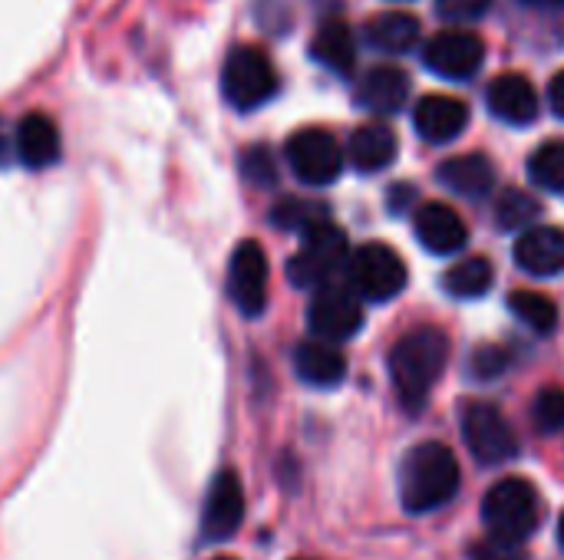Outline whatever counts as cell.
<instances>
[{
  "label": "cell",
  "instance_id": "cell-1",
  "mask_svg": "<svg viewBox=\"0 0 564 560\" xmlns=\"http://www.w3.org/2000/svg\"><path fill=\"white\" fill-rule=\"evenodd\" d=\"M449 363V337L440 327H416L390 350V380L400 403L420 413Z\"/></svg>",
  "mask_w": 564,
  "mask_h": 560
},
{
  "label": "cell",
  "instance_id": "cell-2",
  "mask_svg": "<svg viewBox=\"0 0 564 560\" xmlns=\"http://www.w3.org/2000/svg\"><path fill=\"white\" fill-rule=\"evenodd\" d=\"M463 485L459 462L443 442H420L400 465V502L410 515H426L456 498Z\"/></svg>",
  "mask_w": 564,
  "mask_h": 560
},
{
  "label": "cell",
  "instance_id": "cell-3",
  "mask_svg": "<svg viewBox=\"0 0 564 560\" xmlns=\"http://www.w3.org/2000/svg\"><path fill=\"white\" fill-rule=\"evenodd\" d=\"M482 521L492 535L525 541L542 525V498L529 479H502L486 492Z\"/></svg>",
  "mask_w": 564,
  "mask_h": 560
},
{
  "label": "cell",
  "instance_id": "cell-4",
  "mask_svg": "<svg viewBox=\"0 0 564 560\" xmlns=\"http://www.w3.org/2000/svg\"><path fill=\"white\" fill-rule=\"evenodd\" d=\"M278 69L258 46H235L221 66V96L231 109L251 112L278 96Z\"/></svg>",
  "mask_w": 564,
  "mask_h": 560
},
{
  "label": "cell",
  "instance_id": "cell-5",
  "mask_svg": "<svg viewBox=\"0 0 564 560\" xmlns=\"http://www.w3.org/2000/svg\"><path fill=\"white\" fill-rule=\"evenodd\" d=\"M301 251L288 261V281L301 290H314L330 284L334 274L350 261L347 234L334 221H321L317 228L301 234Z\"/></svg>",
  "mask_w": 564,
  "mask_h": 560
},
{
  "label": "cell",
  "instance_id": "cell-6",
  "mask_svg": "<svg viewBox=\"0 0 564 560\" xmlns=\"http://www.w3.org/2000/svg\"><path fill=\"white\" fill-rule=\"evenodd\" d=\"M347 277H350V287L357 290L360 300L387 304L397 294H403V287L410 281V271H406L403 257L390 244L370 241V244H360L350 254Z\"/></svg>",
  "mask_w": 564,
  "mask_h": 560
},
{
  "label": "cell",
  "instance_id": "cell-7",
  "mask_svg": "<svg viewBox=\"0 0 564 560\" xmlns=\"http://www.w3.org/2000/svg\"><path fill=\"white\" fill-rule=\"evenodd\" d=\"M284 158H288L294 178L301 185H311V188L334 185L347 165L340 142L327 129H317V125L297 129L284 145Z\"/></svg>",
  "mask_w": 564,
  "mask_h": 560
},
{
  "label": "cell",
  "instance_id": "cell-8",
  "mask_svg": "<svg viewBox=\"0 0 564 560\" xmlns=\"http://www.w3.org/2000/svg\"><path fill=\"white\" fill-rule=\"evenodd\" d=\"M463 436L473 459L482 465H506L519 455V436L492 403H466Z\"/></svg>",
  "mask_w": 564,
  "mask_h": 560
},
{
  "label": "cell",
  "instance_id": "cell-9",
  "mask_svg": "<svg viewBox=\"0 0 564 560\" xmlns=\"http://www.w3.org/2000/svg\"><path fill=\"white\" fill-rule=\"evenodd\" d=\"M307 327L317 340L344 343L360 333L364 327V307L354 287L340 284H321L314 287L311 307H307Z\"/></svg>",
  "mask_w": 564,
  "mask_h": 560
},
{
  "label": "cell",
  "instance_id": "cell-10",
  "mask_svg": "<svg viewBox=\"0 0 564 560\" xmlns=\"http://www.w3.org/2000/svg\"><path fill=\"white\" fill-rule=\"evenodd\" d=\"M482 59H486V43L473 30H443L423 50L426 69L453 83L473 79L482 69Z\"/></svg>",
  "mask_w": 564,
  "mask_h": 560
},
{
  "label": "cell",
  "instance_id": "cell-11",
  "mask_svg": "<svg viewBox=\"0 0 564 560\" xmlns=\"http://www.w3.org/2000/svg\"><path fill=\"white\" fill-rule=\"evenodd\" d=\"M228 297L245 317H261L268 307V254L258 241H241L228 264Z\"/></svg>",
  "mask_w": 564,
  "mask_h": 560
},
{
  "label": "cell",
  "instance_id": "cell-12",
  "mask_svg": "<svg viewBox=\"0 0 564 560\" xmlns=\"http://www.w3.org/2000/svg\"><path fill=\"white\" fill-rule=\"evenodd\" d=\"M241 521H245V488H241V479L231 469H225L212 479L208 495H205L202 541L221 545L241 528Z\"/></svg>",
  "mask_w": 564,
  "mask_h": 560
},
{
  "label": "cell",
  "instance_id": "cell-13",
  "mask_svg": "<svg viewBox=\"0 0 564 560\" xmlns=\"http://www.w3.org/2000/svg\"><path fill=\"white\" fill-rule=\"evenodd\" d=\"M413 231H416V241H420L430 254H440V257L459 254V251L469 244V228H466V221L456 215V208H449V205H443V201L420 205L416 215H413Z\"/></svg>",
  "mask_w": 564,
  "mask_h": 560
},
{
  "label": "cell",
  "instance_id": "cell-14",
  "mask_svg": "<svg viewBox=\"0 0 564 560\" xmlns=\"http://www.w3.org/2000/svg\"><path fill=\"white\" fill-rule=\"evenodd\" d=\"M63 142H59V129L50 116L43 112H30L17 122L13 129V155L20 165L40 172L59 162Z\"/></svg>",
  "mask_w": 564,
  "mask_h": 560
},
{
  "label": "cell",
  "instance_id": "cell-15",
  "mask_svg": "<svg viewBox=\"0 0 564 560\" xmlns=\"http://www.w3.org/2000/svg\"><path fill=\"white\" fill-rule=\"evenodd\" d=\"M489 112L509 125H529L539 119V92L522 73H502L486 89Z\"/></svg>",
  "mask_w": 564,
  "mask_h": 560
},
{
  "label": "cell",
  "instance_id": "cell-16",
  "mask_svg": "<svg viewBox=\"0 0 564 560\" xmlns=\"http://www.w3.org/2000/svg\"><path fill=\"white\" fill-rule=\"evenodd\" d=\"M413 125L416 132L433 142V145H443V142H453L456 135H463V129L469 125V106L456 96H423L413 109Z\"/></svg>",
  "mask_w": 564,
  "mask_h": 560
},
{
  "label": "cell",
  "instance_id": "cell-17",
  "mask_svg": "<svg viewBox=\"0 0 564 560\" xmlns=\"http://www.w3.org/2000/svg\"><path fill=\"white\" fill-rule=\"evenodd\" d=\"M516 264L532 277H558L564 274V231L552 224L525 228L516 241Z\"/></svg>",
  "mask_w": 564,
  "mask_h": 560
},
{
  "label": "cell",
  "instance_id": "cell-18",
  "mask_svg": "<svg viewBox=\"0 0 564 560\" xmlns=\"http://www.w3.org/2000/svg\"><path fill=\"white\" fill-rule=\"evenodd\" d=\"M410 99V76L397 66H373L357 83V106L377 116H393Z\"/></svg>",
  "mask_w": 564,
  "mask_h": 560
},
{
  "label": "cell",
  "instance_id": "cell-19",
  "mask_svg": "<svg viewBox=\"0 0 564 560\" xmlns=\"http://www.w3.org/2000/svg\"><path fill=\"white\" fill-rule=\"evenodd\" d=\"M436 178L443 188H449L453 195H463V198H486L492 188H496V168L486 155L479 152H469V155H456V158H446L440 168H436Z\"/></svg>",
  "mask_w": 564,
  "mask_h": 560
},
{
  "label": "cell",
  "instance_id": "cell-20",
  "mask_svg": "<svg viewBox=\"0 0 564 560\" xmlns=\"http://www.w3.org/2000/svg\"><path fill=\"white\" fill-rule=\"evenodd\" d=\"M311 56H314V63L327 66L330 73L350 76L354 66H357V40H354V30L340 17L324 20L317 26L314 40H311Z\"/></svg>",
  "mask_w": 564,
  "mask_h": 560
},
{
  "label": "cell",
  "instance_id": "cell-21",
  "mask_svg": "<svg viewBox=\"0 0 564 560\" xmlns=\"http://www.w3.org/2000/svg\"><path fill=\"white\" fill-rule=\"evenodd\" d=\"M397 135L393 129L380 125V122H367L360 129H354L350 135V145H347V155H350V165L364 175H373V172H383L397 162Z\"/></svg>",
  "mask_w": 564,
  "mask_h": 560
},
{
  "label": "cell",
  "instance_id": "cell-22",
  "mask_svg": "<svg viewBox=\"0 0 564 560\" xmlns=\"http://www.w3.org/2000/svg\"><path fill=\"white\" fill-rule=\"evenodd\" d=\"M294 370L307 386L317 389H330L337 383H344L347 376V360L344 353L327 343V340H307L294 350Z\"/></svg>",
  "mask_w": 564,
  "mask_h": 560
},
{
  "label": "cell",
  "instance_id": "cell-23",
  "mask_svg": "<svg viewBox=\"0 0 564 560\" xmlns=\"http://www.w3.org/2000/svg\"><path fill=\"white\" fill-rule=\"evenodd\" d=\"M364 40L380 53H410L420 40V20L406 10H383L364 23Z\"/></svg>",
  "mask_w": 564,
  "mask_h": 560
},
{
  "label": "cell",
  "instance_id": "cell-24",
  "mask_svg": "<svg viewBox=\"0 0 564 560\" xmlns=\"http://www.w3.org/2000/svg\"><path fill=\"white\" fill-rule=\"evenodd\" d=\"M492 284H496V267L486 257H466V261H459L456 267H449L443 274L446 294L459 297V300H476V297L489 294Z\"/></svg>",
  "mask_w": 564,
  "mask_h": 560
},
{
  "label": "cell",
  "instance_id": "cell-25",
  "mask_svg": "<svg viewBox=\"0 0 564 560\" xmlns=\"http://www.w3.org/2000/svg\"><path fill=\"white\" fill-rule=\"evenodd\" d=\"M509 310L535 333H552L558 327V307L552 297L535 294V290H516L509 297Z\"/></svg>",
  "mask_w": 564,
  "mask_h": 560
},
{
  "label": "cell",
  "instance_id": "cell-26",
  "mask_svg": "<svg viewBox=\"0 0 564 560\" xmlns=\"http://www.w3.org/2000/svg\"><path fill=\"white\" fill-rule=\"evenodd\" d=\"M271 221L281 228V231H311L317 228L321 221H330V211L321 205V201H307V198H284L271 208Z\"/></svg>",
  "mask_w": 564,
  "mask_h": 560
},
{
  "label": "cell",
  "instance_id": "cell-27",
  "mask_svg": "<svg viewBox=\"0 0 564 560\" xmlns=\"http://www.w3.org/2000/svg\"><path fill=\"white\" fill-rule=\"evenodd\" d=\"M539 215H542L539 198H532V195L522 191V188L502 191V198H499V205H496V224H499L502 231H525V228H532V224L539 221Z\"/></svg>",
  "mask_w": 564,
  "mask_h": 560
},
{
  "label": "cell",
  "instance_id": "cell-28",
  "mask_svg": "<svg viewBox=\"0 0 564 560\" xmlns=\"http://www.w3.org/2000/svg\"><path fill=\"white\" fill-rule=\"evenodd\" d=\"M529 182L552 195L564 191V142H545L529 158Z\"/></svg>",
  "mask_w": 564,
  "mask_h": 560
},
{
  "label": "cell",
  "instance_id": "cell-29",
  "mask_svg": "<svg viewBox=\"0 0 564 560\" xmlns=\"http://www.w3.org/2000/svg\"><path fill=\"white\" fill-rule=\"evenodd\" d=\"M532 419L545 436H564V393L542 389L532 403Z\"/></svg>",
  "mask_w": 564,
  "mask_h": 560
},
{
  "label": "cell",
  "instance_id": "cell-30",
  "mask_svg": "<svg viewBox=\"0 0 564 560\" xmlns=\"http://www.w3.org/2000/svg\"><path fill=\"white\" fill-rule=\"evenodd\" d=\"M241 175L254 185V188H274L278 185V165L274 155L264 145H251L241 155Z\"/></svg>",
  "mask_w": 564,
  "mask_h": 560
},
{
  "label": "cell",
  "instance_id": "cell-31",
  "mask_svg": "<svg viewBox=\"0 0 564 560\" xmlns=\"http://www.w3.org/2000/svg\"><path fill=\"white\" fill-rule=\"evenodd\" d=\"M469 560H529V551L522 548V541L489 535L469 548Z\"/></svg>",
  "mask_w": 564,
  "mask_h": 560
},
{
  "label": "cell",
  "instance_id": "cell-32",
  "mask_svg": "<svg viewBox=\"0 0 564 560\" xmlns=\"http://www.w3.org/2000/svg\"><path fill=\"white\" fill-rule=\"evenodd\" d=\"M506 366H509V353L502 347H479L469 360L473 380H496L506 373Z\"/></svg>",
  "mask_w": 564,
  "mask_h": 560
},
{
  "label": "cell",
  "instance_id": "cell-33",
  "mask_svg": "<svg viewBox=\"0 0 564 560\" xmlns=\"http://www.w3.org/2000/svg\"><path fill=\"white\" fill-rule=\"evenodd\" d=\"M492 7V0H436V10L443 20L449 23H469V20H479L486 17Z\"/></svg>",
  "mask_w": 564,
  "mask_h": 560
},
{
  "label": "cell",
  "instance_id": "cell-34",
  "mask_svg": "<svg viewBox=\"0 0 564 560\" xmlns=\"http://www.w3.org/2000/svg\"><path fill=\"white\" fill-rule=\"evenodd\" d=\"M549 106H552V112L564 119V69L562 73H555L552 76V83H549Z\"/></svg>",
  "mask_w": 564,
  "mask_h": 560
},
{
  "label": "cell",
  "instance_id": "cell-35",
  "mask_svg": "<svg viewBox=\"0 0 564 560\" xmlns=\"http://www.w3.org/2000/svg\"><path fill=\"white\" fill-rule=\"evenodd\" d=\"M413 201V185H393V191H390V208L397 211V215H403L406 208L403 205H410Z\"/></svg>",
  "mask_w": 564,
  "mask_h": 560
},
{
  "label": "cell",
  "instance_id": "cell-36",
  "mask_svg": "<svg viewBox=\"0 0 564 560\" xmlns=\"http://www.w3.org/2000/svg\"><path fill=\"white\" fill-rule=\"evenodd\" d=\"M522 3H532V7H564V0H522Z\"/></svg>",
  "mask_w": 564,
  "mask_h": 560
},
{
  "label": "cell",
  "instance_id": "cell-37",
  "mask_svg": "<svg viewBox=\"0 0 564 560\" xmlns=\"http://www.w3.org/2000/svg\"><path fill=\"white\" fill-rule=\"evenodd\" d=\"M558 541H562V548H564V515H562V521H558Z\"/></svg>",
  "mask_w": 564,
  "mask_h": 560
},
{
  "label": "cell",
  "instance_id": "cell-38",
  "mask_svg": "<svg viewBox=\"0 0 564 560\" xmlns=\"http://www.w3.org/2000/svg\"><path fill=\"white\" fill-rule=\"evenodd\" d=\"M215 560H235V558H215Z\"/></svg>",
  "mask_w": 564,
  "mask_h": 560
}]
</instances>
